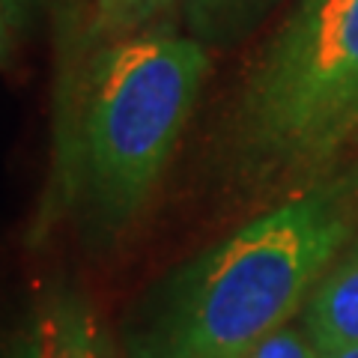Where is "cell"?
I'll return each instance as SVG.
<instances>
[{
	"mask_svg": "<svg viewBox=\"0 0 358 358\" xmlns=\"http://www.w3.org/2000/svg\"><path fill=\"white\" fill-rule=\"evenodd\" d=\"M343 182L296 194L162 278L120 326L126 358H248L287 329L350 239Z\"/></svg>",
	"mask_w": 358,
	"mask_h": 358,
	"instance_id": "cell-1",
	"label": "cell"
},
{
	"mask_svg": "<svg viewBox=\"0 0 358 358\" xmlns=\"http://www.w3.org/2000/svg\"><path fill=\"white\" fill-rule=\"evenodd\" d=\"M206 69V45L171 24L114 36L87 66L60 173L99 236H117L147 206L188 126Z\"/></svg>",
	"mask_w": 358,
	"mask_h": 358,
	"instance_id": "cell-2",
	"label": "cell"
},
{
	"mask_svg": "<svg viewBox=\"0 0 358 358\" xmlns=\"http://www.w3.org/2000/svg\"><path fill=\"white\" fill-rule=\"evenodd\" d=\"M358 141V0H299L242 93L236 152L254 179H317Z\"/></svg>",
	"mask_w": 358,
	"mask_h": 358,
	"instance_id": "cell-3",
	"label": "cell"
},
{
	"mask_svg": "<svg viewBox=\"0 0 358 358\" xmlns=\"http://www.w3.org/2000/svg\"><path fill=\"white\" fill-rule=\"evenodd\" d=\"M21 331L27 358H110L93 301L66 278L45 284L33 296Z\"/></svg>",
	"mask_w": 358,
	"mask_h": 358,
	"instance_id": "cell-4",
	"label": "cell"
},
{
	"mask_svg": "<svg viewBox=\"0 0 358 358\" xmlns=\"http://www.w3.org/2000/svg\"><path fill=\"white\" fill-rule=\"evenodd\" d=\"M301 310L305 334L320 355L358 346V245L329 266Z\"/></svg>",
	"mask_w": 358,
	"mask_h": 358,
	"instance_id": "cell-5",
	"label": "cell"
},
{
	"mask_svg": "<svg viewBox=\"0 0 358 358\" xmlns=\"http://www.w3.org/2000/svg\"><path fill=\"white\" fill-rule=\"evenodd\" d=\"M278 0H182V21L203 45L227 42L254 27Z\"/></svg>",
	"mask_w": 358,
	"mask_h": 358,
	"instance_id": "cell-6",
	"label": "cell"
},
{
	"mask_svg": "<svg viewBox=\"0 0 358 358\" xmlns=\"http://www.w3.org/2000/svg\"><path fill=\"white\" fill-rule=\"evenodd\" d=\"M176 3H182V0H117L114 15L108 18L102 33H108V36H122V33L150 27Z\"/></svg>",
	"mask_w": 358,
	"mask_h": 358,
	"instance_id": "cell-7",
	"label": "cell"
},
{
	"mask_svg": "<svg viewBox=\"0 0 358 358\" xmlns=\"http://www.w3.org/2000/svg\"><path fill=\"white\" fill-rule=\"evenodd\" d=\"M36 3L39 0H0V51H3L6 66L13 60L24 30L30 27Z\"/></svg>",
	"mask_w": 358,
	"mask_h": 358,
	"instance_id": "cell-8",
	"label": "cell"
},
{
	"mask_svg": "<svg viewBox=\"0 0 358 358\" xmlns=\"http://www.w3.org/2000/svg\"><path fill=\"white\" fill-rule=\"evenodd\" d=\"M248 358H320L317 346L310 343V338L305 334V329H281L278 334H272L268 341H263Z\"/></svg>",
	"mask_w": 358,
	"mask_h": 358,
	"instance_id": "cell-9",
	"label": "cell"
},
{
	"mask_svg": "<svg viewBox=\"0 0 358 358\" xmlns=\"http://www.w3.org/2000/svg\"><path fill=\"white\" fill-rule=\"evenodd\" d=\"M3 358H27V343H24V331H21V329L6 341Z\"/></svg>",
	"mask_w": 358,
	"mask_h": 358,
	"instance_id": "cell-10",
	"label": "cell"
},
{
	"mask_svg": "<svg viewBox=\"0 0 358 358\" xmlns=\"http://www.w3.org/2000/svg\"><path fill=\"white\" fill-rule=\"evenodd\" d=\"M93 3H96V24H99V30H102L108 24V18L114 15L117 0H93Z\"/></svg>",
	"mask_w": 358,
	"mask_h": 358,
	"instance_id": "cell-11",
	"label": "cell"
},
{
	"mask_svg": "<svg viewBox=\"0 0 358 358\" xmlns=\"http://www.w3.org/2000/svg\"><path fill=\"white\" fill-rule=\"evenodd\" d=\"M341 182H343L346 188H350V192H358V162L352 164V171H350V176H343V179H341Z\"/></svg>",
	"mask_w": 358,
	"mask_h": 358,
	"instance_id": "cell-12",
	"label": "cell"
},
{
	"mask_svg": "<svg viewBox=\"0 0 358 358\" xmlns=\"http://www.w3.org/2000/svg\"><path fill=\"white\" fill-rule=\"evenodd\" d=\"M320 358H358V346H350V350H338V352H329V355H320Z\"/></svg>",
	"mask_w": 358,
	"mask_h": 358,
	"instance_id": "cell-13",
	"label": "cell"
}]
</instances>
